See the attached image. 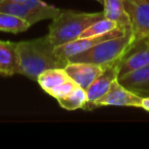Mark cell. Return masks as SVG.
<instances>
[{
  "instance_id": "1",
  "label": "cell",
  "mask_w": 149,
  "mask_h": 149,
  "mask_svg": "<svg viewBox=\"0 0 149 149\" xmlns=\"http://www.w3.org/2000/svg\"><path fill=\"white\" fill-rule=\"evenodd\" d=\"M19 60V74L26 76L33 81H37L39 74L44 70L55 68H65V61L57 55L55 46L48 36L27 40L17 43Z\"/></svg>"
},
{
  "instance_id": "2",
  "label": "cell",
  "mask_w": 149,
  "mask_h": 149,
  "mask_svg": "<svg viewBox=\"0 0 149 149\" xmlns=\"http://www.w3.org/2000/svg\"><path fill=\"white\" fill-rule=\"evenodd\" d=\"M103 17V11L79 13L70 9H60L49 25L47 36L55 47L63 45L78 39L82 32Z\"/></svg>"
},
{
  "instance_id": "3",
  "label": "cell",
  "mask_w": 149,
  "mask_h": 149,
  "mask_svg": "<svg viewBox=\"0 0 149 149\" xmlns=\"http://www.w3.org/2000/svg\"><path fill=\"white\" fill-rule=\"evenodd\" d=\"M133 40L132 29L129 28L123 35L105 40L82 53L72 56L68 62H87L107 68L116 62H120L132 46Z\"/></svg>"
},
{
  "instance_id": "4",
  "label": "cell",
  "mask_w": 149,
  "mask_h": 149,
  "mask_svg": "<svg viewBox=\"0 0 149 149\" xmlns=\"http://www.w3.org/2000/svg\"><path fill=\"white\" fill-rule=\"evenodd\" d=\"M123 1L131 21V29L134 37L133 46L149 38V0Z\"/></svg>"
},
{
  "instance_id": "5",
  "label": "cell",
  "mask_w": 149,
  "mask_h": 149,
  "mask_svg": "<svg viewBox=\"0 0 149 149\" xmlns=\"http://www.w3.org/2000/svg\"><path fill=\"white\" fill-rule=\"evenodd\" d=\"M129 28H131V27H129ZM129 28L116 27V29L111 30V31L108 32V33L102 34V35L91 36V37H87V38H78V39L68 42V43H65V44H63V45L56 46L55 51H56V53H57V55L59 56L63 61L68 63V60H70V58L72 57V56L82 53V52L94 47L95 45L105 41V40L116 37V36L123 35Z\"/></svg>"
},
{
  "instance_id": "6",
  "label": "cell",
  "mask_w": 149,
  "mask_h": 149,
  "mask_svg": "<svg viewBox=\"0 0 149 149\" xmlns=\"http://www.w3.org/2000/svg\"><path fill=\"white\" fill-rule=\"evenodd\" d=\"M142 96L134 93L128 88L123 86L116 79L108 91L95 102V108L101 106H130L140 108Z\"/></svg>"
},
{
  "instance_id": "7",
  "label": "cell",
  "mask_w": 149,
  "mask_h": 149,
  "mask_svg": "<svg viewBox=\"0 0 149 149\" xmlns=\"http://www.w3.org/2000/svg\"><path fill=\"white\" fill-rule=\"evenodd\" d=\"M120 62L107 66L99 77L89 86L87 92V103L83 107L84 110L95 109V102L108 91L111 84L118 78Z\"/></svg>"
},
{
  "instance_id": "8",
  "label": "cell",
  "mask_w": 149,
  "mask_h": 149,
  "mask_svg": "<svg viewBox=\"0 0 149 149\" xmlns=\"http://www.w3.org/2000/svg\"><path fill=\"white\" fill-rule=\"evenodd\" d=\"M149 64V38L133 45L118 65V77L130 74Z\"/></svg>"
},
{
  "instance_id": "9",
  "label": "cell",
  "mask_w": 149,
  "mask_h": 149,
  "mask_svg": "<svg viewBox=\"0 0 149 149\" xmlns=\"http://www.w3.org/2000/svg\"><path fill=\"white\" fill-rule=\"evenodd\" d=\"M105 68L98 64L87 62H68L64 70L78 86L87 90Z\"/></svg>"
},
{
  "instance_id": "10",
  "label": "cell",
  "mask_w": 149,
  "mask_h": 149,
  "mask_svg": "<svg viewBox=\"0 0 149 149\" xmlns=\"http://www.w3.org/2000/svg\"><path fill=\"white\" fill-rule=\"evenodd\" d=\"M19 72L17 43L0 40V74L13 76Z\"/></svg>"
},
{
  "instance_id": "11",
  "label": "cell",
  "mask_w": 149,
  "mask_h": 149,
  "mask_svg": "<svg viewBox=\"0 0 149 149\" xmlns=\"http://www.w3.org/2000/svg\"><path fill=\"white\" fill-rule=\"evenodd\" d=\"M118 82L134 93L146 97L149 96V64L144 68L118 78Z\"/></svg>"
},
{
  "instance_id": "12",
  "label": "cell",
  "mask_w": 149,
  "mask_h": 149,
  "mask_svg": "<svg viewBox=\"0 0 149 149\" xmlns=\"http://www.w3.org/2000/svg\"><path fill=\"white\" fill-rule=\"evenodd\" d=\"M68 80H70V78L63 68H55L44 70L39 74L37 82L40 87L50 95L54 89Z\"/></svg>"
},
{
  "instance_id": "13",
  "label": "cell",
  "mask_w": 149,
  "mask_h": 149,
  "mask_svg": "<svg viewBox=\"0 0 149 149\" xmlns=\"http://www.w3.org/2000/svg\"><path fill=\"white\" fill-rule=\"evenodd\" d=\"M102 5L104 17L116 22L118 27H131L130 17L125 8L123 0H103Z\"/></svg>"
},
{
  "instance_id": "14",
  "label": "cell",
  "mask_w": 149,
  "mask_h": 149,
  "mask_svg": "<svg viewBox=\"0 0 149 149\" xmlns=\"http://www.w3.org/2000/svg\"><path fill=\"white\" fill-rule=\"evenodd\" d=\"M24 4L32 10L36 23L44 19H53L59 13L60 9L43 2L42 0H27Z\"/></svg>"
},
{
  "instance_id": "15",
  "label": "cell",
  "mask_w": 149,
  "mask_h": 149,
  "mask_svg": "<svg viewBox=\"0 0 149 149\" xmlns=\"http://www.w3.org/2000/svg\"><path fill=\"white\" fill-rule=\"evenodd\" d=\"M59 105L65 110H77L87 103V92L80 86H77L70 93L57 100Z\"/></svg>"
},
{
  "instance_id": "16",
  "label": "cell",
  "mask_w": 149,
  "mask_h": 149,
  "mask_svg": "<svg viewBox=\"0 0 149 149\" xmlns=\"http://www.w3.org/2000/svg\"><path fill=\"white\" fill-rule=\"evenodd\" d=\"M30 27V24L25 19L0 11V31L19 34L27 31Z\"/></svg>"
},
{
  "instance_id": "17",
  "label": "cell",
  "mask_w": 149,
  "mask_h": 149,
  "mask_svg": "<svg viewBox=\"0 0 149 149\" xmlns=\"http://www.w3.org/2000/svg\"><path fill=\"white\" fill-rule=\"evenodd\" d=\"M116 27H118V26L116 22L110 21V19H106V17H103V19L92 24L85 31L82 32V34L80 35L79 38H87V37H91V36L102 35V34L108 33L111 30L116 29Z\"/></svg>"
},
{
  "instance_id": "18",
  "label": "cell",
  "mask_w": 149,
  "mask_h": 149,
  "mask_svg": "<svg viewBox=\"0 0 149 149\" xmlns=\"http://www.w3.org/2000/svg\"><path fill=\"white\" fill-rule=\"evenodd\" d=\"M77 86L78 85L76 84V82H74L72 79H70V80H68V81H66L65 83L58 86L56 89H54L53 91L50 93V95H51L52 97L55 98L56 100H58V99H60V98L66 96L68 93H70V92L77 87Z\"/></svg>"
},
{
  "instance_id": "19",
  "label": "cell",
  "mask_w": 149,
  "mask_h": 149,
  "mask_svg": "<svg viewBox=\"0 0 149 149\" xmlns=\"http://www.w3.org/2000/svg\"><path fill=\"white\" fill-rule=\"evenodd\" d=\"M140 108L146 110L147 112H149V96H146V97L142 98V102H141Z\"/></svg>"
},
{
  "instance_id": "20",
  "label": "cell",
  "mask_w": 149,
  "mask_h": 149,
  "mask_svg": "<svg viewBox=\"0 0 149 149\" xmlns=\"http://www.w3.org/2000/svg\"><path fill=\"white\" fill-rule=\"evenodd\" d=\"M27 0H6L5 2H17V3H24Z\"/></svg>"
},
{
  "instance_id": "21",
  "label": "cell",
  "mask_w": 149,
  "mask_h": 149,
  "mask_svg": "<svg viewBox=\"0 0 149 149\" xmlns=\"http://www.w3.org/2000/svg\"><path fill=\"white\" fill-rule=\"evenodd\" d=\"M95 1H97V2H99L100 4H102V3H103V0H95Z\"/></svg>"
},
{
  "instance_id": "22",
  "label": "cell",
  "mask_w": 149,
  "mask_h": 149,
  "mask_svg": "<svg viewBox=\"0 0 149 149\" xmlns=\"http://www.w3.org/2000/svg\"><path fill=\"white\" fill-rule=\"evenodd\" d=\"M5 1H6V0H0V5L2 4V3H4Z\"/></svg>"
}]
</instances>
